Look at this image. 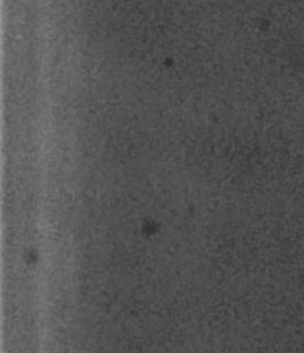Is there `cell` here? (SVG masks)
Wrapping results in <instances>:
<instances>
[]
</instances>
